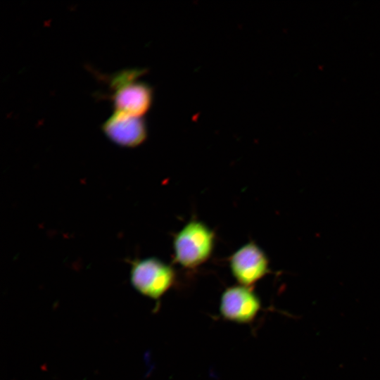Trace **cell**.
Instances as JSON below:
<instances>
[{"label":"cell","instance_id":"4","mask_svg":"<svg viewBox=\"0 0 380 380\" xmlns=\"http://www.w3.org/2000/svg\"><path fill=\"white\" fill-rule=\"evenodd\" d=\"M233 277L241 285L251 287L269 272V260L255 243L249 242L237 249L229 258Z\"/></svg>","mask_w":380,"mask_h":380},{"label":"cell","instance_id":"1","mask_svg":"<svg viewBox=\"0 0 380 380\" xmlns=\"http://www.w3.org/2000/svg\"><path fill=\"white\" fill-rule=\"evenodd\" d=\"M145 72L139 68L125 69L106 77L110 91L108 97L114 111L142 117L149 110L153 102V89L139 80Z\"/></svg>","mask_w":380,"mask_h":380},{"label":"cell","instance_id":"5","mask_svg":"<svg viewBox=\"0 0 380 380\" xmlns=\"http://www.w3.org/2000/svg\"><path fill=\"white\" fill-rule=\"evenodd\" d=\"M260 308V300L253 289L241 284L226 289L220 302L221 315L227 320L239 324L252 322Z\"/></svg>","mask_w":380,"mask_h":380},{"label":"cell","instance_id":"2","mask_svg":"<svg viewBox=\"0 0 380 380\" xmlns=\"http://www.w3.org/2000/svg\"><path fill=\"white\" fill-rule=\"evenodd\" d=\"M215 234L204 222L191 220L174 236L175 261L187 269H194L205 262L215 246Z\"/></svg>","mask_w":380,"mask_h":380},{"label":"cell","instance_id":"6","mask_svg":"<svg viewBox=\"0 0 380 380\" xmlns=\"http://www.w3.org/2000/svg\"><path fill=\"white\" fill-rule=\"evenodd\" d=\"M101 129L109 140L122 147H137L147 137V127L142 117L118 111L106 120Z\"/></svg>","mask_w":380,"mask_h":380},{"label":"cell","instance_id":"3","mask_svg":"<svg viewBox=\"0 0 380 380\" xmlns=\"http://www.w3.org/2000/svg\"><path fill=\"white\" fill-rule=\"evenodd\" d=\"M176 274L172 267L151 257L131 262L130 281L142 295L158 299L174 284Z\"/></svg>","mask_w":380,"mask_h":380}]
</instances>
